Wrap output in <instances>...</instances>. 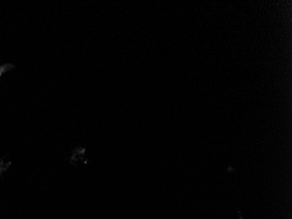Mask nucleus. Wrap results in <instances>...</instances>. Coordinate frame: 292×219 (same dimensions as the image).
Instances as JSON below:
<instances>
[{"label":"nucleus","mask_w":292,"mask_h":219,"mask_svg":"<svg viewBox=\"0 0 292 219\" xmlns=\"http://www.w3.org/2000/svg\"><path fill=\"white\" fill-rule=\"evenodd\" d=\"M14 68V65L12 63L3 64L0 66V80L4 76L6 72L11 71Z\"/></svg>","instance_id":"1"}]
</instances>
